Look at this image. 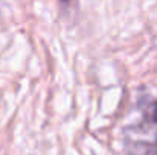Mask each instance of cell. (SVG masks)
Masks as SVG:
<instances>
[{"instance_id":"obj_1","label":"cell","mask_w":157,"mask_h":155,"mask_svg":"<svg viewBox=\"0 0 157 155\" xmlns=\"http://www.w3.org/2000/svg\"><path fill=\"white\" fill-rule=\"evenodd\" d=\"M154 120L157 122V102H156V105H154Z\"/></svg>"},{"instance_id":"obj_2","label":"cell","mask_w":157,"mask_h":155,"mask_svg":"<svg viewBox=\"0 0 157 155\" xmlns=\"http://www.w3.org/2000/svg\"><path fill=\"white\" fill-rule=\"evenodd\" d=\"M61 2H67V0H61Z\"/></svg>"}]
</instances>
